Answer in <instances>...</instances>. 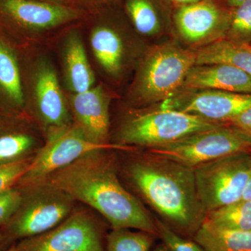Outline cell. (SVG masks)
Returning a JSON list of instances; mask_svg holds the SVG:
<instances>
[{"instance_id":"603a6c76","label":"cell","mask_w":251,"mask_h":251,"mask_svg":"<svg viewBox=\"0 0 251 251\" xmlns=\"http://www.w3.org/2000/svg\"><path fill=\"white\" fill-rule=\"evenodd\" d=\"M135 29L144 35H153L160 29L156 10L149 0H127L126 4Z\"/></svg>"},{"instance_id":"7c38bea8","label":"cell","mask_w":251,"mask_h":251,"mask_svg":"<svg viewBox=\"0 0 251 251\" xmlns=\"http://www.w3.org/2000/svg\"><path fill=\"white\" fill-rule=\"evenodd\" d=\"M69 103L75 125L85 136L92 143L108 145L109 99L101 86L73 94Z\"/></svg>"},{"instance_id":"836d02e7","label":"cell","mask_w":251,"mask_h":251,"mask_svg":"<svg viewBox=\"0 0 251 251\" xmlns=\"http://www.w3.org/2000/svg\"><path fill=\"white\" fill-rule=\"evenodd\" d=\"M152 251H169L168 249H167L166 246L164 244H159V245L157 246L156 248Z\"/></svg>"},{"instance_id":"e575fe53","label":"cell","mask_w":251,"mask_h":251,"mask_svg":"<svg viewBox=\"0 0 251 251\" xmlns=\"http://www.w3.org/2000/svg\"><path fill=\"white\" fill-rule=\"evenodd\" d=\"M4 244V234H3L2 230L0 228V247Z\"/></svg>"},{"instance_id":"7a4b0ae2","label":"cell","mask_w":251,"mask_h":251,"mask_svg":"<svg viewBox=\"0 0 251 251\" xmlns=\"http://www.w3.org/2000/svg\"><path fill=\"white\" fill-rule=\"evenodd\" d=\"M128 179L175 232L193 239L206 214L198 199L193 168L147 153L126 168Z\"/></svg>"},{"instance_id":"d6a6232c","label":"cell","mask_w":251,"mask_h":251,"mask_svg":"<svg viewBox=\"0 0 251 251\" xmlns=\"http://www.w3.org/2000/svg\"><path fill=\"white\" fill-rule=\"evenodd\" d=\"M36 1H46V2L56 3V4H67L69 0H36Z\"/></svg>"},{"instance_id":"f1b7e54d","label":"cell","mask_w":251,"mask_h":251,"mask_svg":"<svg viewBox=\"0 0 251 251\" xmlns=\"http://www.w3.org/2000/svg\"><path fill=\"white\" fill-rule=\"evenodd\" d=\"M227 123L235 126L251 136V107L231 119Z\"/></svg>"},{"instance_id":"4316f807","label":"cell","mask_w":251,"mask_h":251,"mask_svg":"<svg viewBox=\"0 0 251 251\" xmlns=\"http://www.w3.org/2000/svg\"><path fill=\"white\" fill-rule=\"evenodd\" d=\"M30 158L0 163V192L14 187L23 177L30 163Z\"/></svg>"},{"instance_id":"ba28073f","label":"cell","mask_w":251,"mask_h":251,"mask_svg":"<svg viewBox=\"0 0 251 251\" xmlns=\"http://www.w3.org/2000/svg\"><path fill=\"white\" fill-rule=\"evenodd\" d=\"M105 229L92 214L73 211L53 228L15 244V251H105Z\"/></svg>"},{"instance_id":"30bf717a","label":"cell","mask_w":251,"mask_h":251,"mask_svg":"<svg viewBox=\"0 0 251 251\" xmlns=\"http://www.w3.org/2000/svg\"><path fill=\"white\" fill-rule=\"evenodd\" d=\"M251 107V94L225 91H179L161 108L184 112L216 123H227Z\"/></svg>"},{"instance_id":"ffe728a7","label":"cell","mask_w":251,"mask_h":251,"mask_svg":"<svg viewBox=\"0 0 251 251\" xmlns=\"http://www.w3.org/2000/svg\"><path fill=\"white\" fill-rule=\"evenodd\" d=\"M204 224L221 229L251 231V201L239 200L206 214Z\"/></svg>"},{"instance_id":"d590c367","label":"cell","mask_w":251,"mask_h":251,"mask_svg":"<svg viewBox=\"0 0 251 251\" xmlns=\"http://www.w3.org/2000/svg\"><path fill=\"white\" fill-rule=\"evenodd\" d=\"M6 251H15V244H11V247Z\"/></svg>"},{"instance_id":"4fadbf2b","label":"cell","mask_w":251,"mask_h":251,"mask_svg":"<svg viewBox=\"0 0 251 251\" xmlns=\"http://www.w3.org/2000/svg\"><path fill=\"white\" fill-rule=\"evenodd\" d=\"M34 100L38 116L50 130L69 126V111L57 74L49 62L38 66L34 82Z\"/></svg>"},{"instance_id":"9a60e30c","label":"cell","mask_w":251,"mask_h":251,"mask_svg":"<svg viewBox=\"0 0 251 251\" xmlns=\"http://www.w3.org/2000/svg\"><path fill=\"white\" fill-rule=\"evenodd\" d=\"M175 19L179 34L189 43L202 42L212 36L220 39L226 31L221 11L216 5L206 1L184 5Z\"/></svg>"},{"instance_id":"3957f363","label":"cell","mask_w":251,"mask_h":251,"mask_svg":"<svg viewBox=\"0 0 251 251\" xmlns=\"http://www.w3.org/2000/svg\"><path fill=\"white\" fill-rule=\"evenodd\" d=\"M22 202L16 214L1 227L4 243L34 237L67 219L75 201L59 188L39 183L21 187Z\"/></svg>"},{"instance_id":"44dd1931","label":"cell","mask_w":251,"mask_h":251,"mask_svg":"<svg viewBox=\"0 0 251 251\" xmlns=\"http://www.w3.org/2000/svg\"><path fill=\"white\" fill-rule=\"evenodd\" d=\"M0 87L8 98L17 105H23L24 95L17 60L7 46L0 41Z\"/></svg>"},{"instance_id":"52a82bcc","label":"cell","mask_w":251,"mask_h":251,"mask_svg":"<svg viewBox=\"0 0 251 251\" xmlns=\"http://www.w3.org/2000/svg\"><path fill=\"white\" fill-rule=\"evenodd\" d=\"M198 199L205 214L237 202L251 175V153H233L193 168Z\"/></svg>"},{"instance_id":"cb8c5ba5","label":"cell","mask_w":251,"mask_h":251,"mask_svg":"<svg viewBox=\"0 0 251 251\" xmlns=\"http://www.w3.org/2000/svg\"><path fill=\"white\" fill-rule=\"evenodd\" d=\"M32 137L16 133L0 136V163H6L25 158L24 156L34 147Z\"/></svg>"},{"instance_id":"f546056e","label":"cell","mask_w":251,"mask_h":251,"mask_svg":"<svg viewBox=\"0 0 251 251\" xmlns=\"http://www.w3.org/2000/svg\"><path fill=\"white\" fill-rule=\"evenodd\" d=\"M244 201H251V175L250 178L248 180L247 185L244 188L243 192L242 199Z\"/></svg>"},{"instance_id":"83f0119b","label":"cell","mask_w":251,"mask_h":251,"mask_svg":"<svg viewBox=\"0 0 251 251\" xmlns=\"http://www.w3.org/2000/svg\"><path fill=\"white\" fill-rule=\"evenodd\" d=\"M21 189L14 187L0 192V228L11 220L22 202Z\"/></svg>"},{"instance_id":"8992f818","label":"cell","mask_w":251,"mask_h":251,"mask_svg":"<svg viewBox=\"0 0 251 251\" xmlns=\"http://www.w3.org/2000/svg\"><path fill=\"white\" fill-rule=\"evenodd\" d=\"M221 124L184 112L160 108L128 119L120 128L119 145L153 148L215 128Z\"/></svg>"},{"instance_id":"5bb4252c","label":"cell","mask_w":251,"mask_h":251,"mask_svg":"<svg viewBox=\"0 0 251 251\" xmlns=\"http://www.w3.org/2000/svg\"><path fill=\"white\" fill-rule=\"evenodd\" d=\"M203 90L251 94V76L231 64L193 66L179 91Z\"/></svg>"},{"instance_id":"e0dca14e","label":"cell","mask_w":251,"mask_h":251,"mask_svg":"<svg viewBox=\"0 0 251 251\" xmlns=\"http://www.w3.org/2000/svg\"><path fill=\"white\" fill-rule=\"evenodd\" d=\"M66 80L74 94L85 92L93 87L94 75L80 36L73 33L68 36L64 48Z\"/></svg>"},{"instance_id":"d6986e66","label":"cell","mask_w":251,"mask_h":251,"mask_svg":"<svg viewBox=\"0 0 251 251\" xmlns=\"http://www.w3.org/2000/svg\"><path fill=\"white\" fill-rule=\"evenodd\" d=\"M193 239L205 251H251V231L218 229L203 223Z\"/></svg>"},{"instance_id":"277c9868","label":"cell","mask_w":251,"mask_h":251,"mask_svg":"<svg viewBox=\"0 0 251 251\" xmlns=\"http://www.w3.org/2000/svg\"><path fill=\"white\" fill-rule=\"evenodd\" d=\"M240 152L251 153V136L229 123H222L171 143L148 148L147 153L190 168Z\"/></svg>"},{"instance_id":"484cf974","label":"cell","mask_w":251,"mask_h":251,"mask_svg":"<svg viewBox=\"0 0 251 251\" xmlns=\"http://www.w3.org/2000/svg\"><path fill=\"white\" fill-rule=\"evenodd\" d=\"M155 223L158 231V237L169 251H205L196 241L182 237L175 232L161 220L156 219Z\"/></svg>"},{"instance_id":"4dcf8cb0","label":"cell","mask_w":251,"mask_h":251,"mask_svg":"<svg viewBox=\"0 0 251 251\" xmlns=\"http://www.w3.org/2000/svg\"><path fill=\"white\" fill-rule=\"evenodd\" d=\"M177 4H182L184 5L193 4V3L198 2V1H201V0H171Z\"/></svg>"},{"instance_id":"8d00e7d4","label":"cell","mask_w":251,"mask_h":251,"mask_svg":"<svg viewBox=\"0 0 251 251\" xmlns=\"http://www.w3.org/2000/svg\"></svg>"},{"instance_id":"7402d4cb","label":"cell","mask_w":251,"mask_h":251,"mask_svg":"<svg viewBox=\"0 0 251 251\" xmlns=\"http://www.w3.org/2000/svg\"><path fill=\"white\" fill-rule=\"evenodd\" d=\"M156 237L143 231L112 229L105 238V251H150Z\"/></svg>"},{"instance_id":"ac0fdd59","label":"cell","mask_w":251,"mask_h":251,"mask_svg":"<svg viewBox=\"0 0 251 251\" xmlns=\"http://www.w3.org/2000/svg\"><path fill=\"white\" fill-rule=\"evenodd\" d=\"M90 45L96 59L105 72L111 75L120 73L125 45L117 31L108 26H97L91 32Z\"/></svg>"},{"instance_id":"5b68a950","label":"cell","mask_w":251,"mask_h":251,"mask_svg":"<svg viewBox=\"0 0 251 251\" xmlns=\"http://www.w3.org/2000/svg\"><path fill=\"white\" fill-rule=\"evenodd\" d=\"M196 52L173 44L157 46L142 64L135 85L141 101L155 103L174 97L190 69L196 65Z\"/></svg>"},{"instance_id":"9c48e42d","label":"cell","mask_w":251,"mask_h":251,"mask_svg":"<svg viewBox=\"0 0 251 251\" xmlns=\"http://www.w3.org/2000/svg\"><path fill=\"white\" fill-rule=\"evenodd\" d=\"M111 148L122 147L92 143L75 124L50 130L45 145L31 158L27 171L18 184L21 187L38 184L51 173L69 166L85 153Z\"/></svg>"},{"instance_id":"8fae6325","label":"cell","mask_w":251,"mask_h":251,"mask_svg":"<svg viewBox=\"0 0 251 251\" xmlns=\"http://www.w3.org/2000/svg\"><path fill=\"white\" fill-rule=\"evenodd\" d=\"M80 16L67 4L36 0H0V18L26 30H49Z\"/></svg>"},{"instance_id":"1f68e13d","label":"cell","mask_w":251,"mask_h":251,"mask_svg":"<svg viewBox=\"0 0 251 251\" xmlns=\"http://www.w3.org/2000/svg\"><path fill=\"white\" fill-rule=\"evenodd\" d=\"M245 1L247 0H227V2H228L229 6L236 8Z\"/></svg>"},{"instance_id":"d4e9b609","label":"cell","mask_w":251,"mask_h":251,"mask_svg":"<svg viewBox=\"0 0 251 251\" xmlns=\"http://www.w3.org/2000/svg\"><path fill=\"white\" fill-rule=\"evenodd\" d=\"M227 32V39L251 44V0L236 7Z\"/></svg>"},{"instance_id":"6da1fadb","label":"cell","mask_w":251,"mask_h":251,"mask_svg":"<svg viewBox=\"0 0 251 251\" xmlns=\"http://www.w3.org/2000/svg\"><path fill=\"white\" fill-rule=\"evenodd\" d=\"M106 150L85 153L39 183L59 188L74 201L93 208L106 219L112 229H135L158 237L155 220L120 182Z\"/></svg>"},{"instance_id":"2e32d148","label":"cell","mask_w":251,"mask_h":251,"mask_svg":"<svg viewBox=\"0 0 251 251\" xmlns=\"http://www.w3.org/2000/svg\"><path fill=\"white\" fill-rule=\"evenodd\" d=\"M196 65L227 64L251 76V44L220 38L196 51Z\"/></svg>"}]
</instances>
